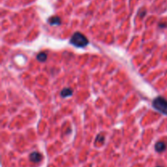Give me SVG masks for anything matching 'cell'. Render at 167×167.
Here are the masks:
<instances>
[{"mask_svg": "<svg viewBox=\"0 0 167 167\" xmlns=\"http://www.w3.org/2000/svg\"><path fill=\"white\" fill-rule=\"evenodd\" d=\"M73 94V91L70 88H65L63 89L62 92H61V96L63 97H68L69 95Z\"/></svg>", "mask_w": 167, "mask_h": 167, "instance_id": "cell-6", "label": "cell"}, {"mask_svg": "<svg viewBox=\"0 0 167 167\" xmlns=\"http://www.w3.org/2000/svg\"><path fill=\"white\" fill-rule=\"evenodd\" d=\"M48 22L51 25H59L61 23V21L60 17L58 16H52L48 20Z\"/></svg>", "mask_w": 167, "mask_h": 167, "instance_id": "cell-5", "label": "cell"}, {"mask_svg": "<svg viewBox=\"0 0 167 167\" xmlns=\"http://www.w3.org/2000/svg\"><path fill=\"white\" fill-rule=\"evenodd\" d=\"M70 42L75 47H83L88 44L89 41L86 37L84 36L83 34L77 32L75 34H73V35L71 38Z\"/></svg>", "mask_w": 167, "mask_h": 167, "instance_id": "cell-1", "label": "cell"}, {"mask_svg": "<svg viewBox=\"0 0 167 167\" xmlns=\"http://www.w3.org/2000/svg\"><path fill=\"white\" fill-rule=\"evenodd\" d=\"M42 158V154L39 153V152H32V153L29 155V160H30L32 162H34V163H38V162H41Z\"/></svg>", "mask_w": 167, "mask_h": 167, "instance_id": "cell-3", "label": "cell"}, {"mask_svg": "<svg viewBox=\"0 0 167 167\" xmlns=\"http://www.w3.org/2000/svg\"><path fill=\"white\" fill-rule=\"evenodd\" d=\"M152 106L158 112L167 115V100L163 97H157L154 99L152 102Z\"/></svg>", "mask_w": 167, "mask_h": 167, "instance_id": "cell-2", "label": "cell"}, {"mask_svg": "<svg viewBox=\"0 0 167 167\" xmlns=\"http://www.w3.org/2000/svg\"><path fill=\"white\" fill-rule=\"evenodd\" d=\"M47 54L44 52H41L37 55V59L39 60V61H41V62H43V61H45V60H47Z\"/></svg>", "mask_w": 167, "mask_h": 167, "instance_id": "cell-7", "label": "cell"}, {"mask_svg": "<svg viewBox=\"0 0 167 167\" xmlns=\"http://www.w3.org/2000/svg\"><path fill=\"white\" fill-rule=\"evenodd\" d=\"M157 167H162V166H157Z\"/></svg>", "mask_w": 167, "mask_h": 167, "instance_id": "cell-8", "label": "cell"}, {"mask_svg": "<svg viewBox=\"0 0 167 167\" xmlns=\"http://www.w3.org/2000/svg\"><path fill=\"white\" fill-rule=\"evenodd\" d=\"M165 149H166V144H165L164 142H162V141H159L155 145V149L158 152H162L165 151Z\"/></svg>", "mask_w": 167, "mask_h": 167, "instance_id": "cell-4", "label": "cell"}]
</instances>
